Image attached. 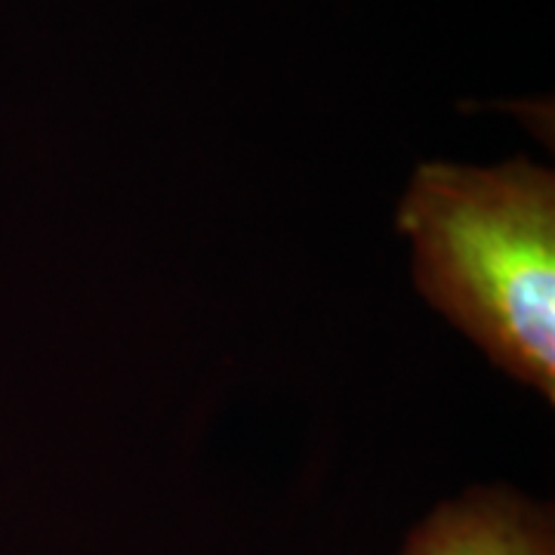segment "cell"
I'll return each instance as SVG.
<instances>
[{
    "instance_id": "7a4b0ae2",
    "label": "cell",
    "mask_w": 555,
    "mask_h": 555,
    "mask_svg": "<svg viewBox=\"0 0 555 555\" xmlns=\"http://www.w3.org/2000/svg\"><path fill=\"white\" fill-rule=\"evenodd\" d=\"M404 555H553V540L516 500L469 496L416 528Z\"/></svg>"
},
{
    "instance_id": "6da1fadb",
    "label": "cell",
    "mask_w": 555,
    "mask_h": 555,
    "mask_svg": "<svg viewBox=\"0 0 555 555\" xmlns=\"http://www.w3.org/2000/svg\"><path fill=\"white\" fill-rule=\"evenodd\" d=\"M416 287L509 377L555 398V179L531 160L423 164L398 210Z\"/></svg>"
}]
</instances>
